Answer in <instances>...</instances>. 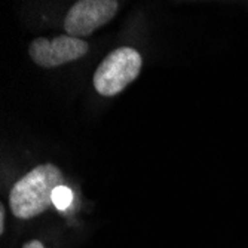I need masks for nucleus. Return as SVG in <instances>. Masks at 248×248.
Returning <instances> with one entry per match:
<instances>
[{"label":"nucleus","mask_w":248,"mask_h":248,"mask_svg":"<svg viewBox=\"0 0 248 248\" xmlns=\"http://www.w3.org/2000/svg\"><path fill=\"white\" fill-rule=\"evenodd\" d=\"M64 186V175L54 164H42L21 177L9 192V208L16 218H33L54 205V192Z\"/></svg>","instance_id":"1"},{"label":"nucleus","mask_w":248,"mask_h":248,"mask_svg":"<svg viewBox=\"0 0 248 248\" xmlns=\"http://www.w3.org/2000/svg\"><path fill=\"white\" fill-rule=\"evenodd\" d=\"M141 54L129 46L111 51L97 67L93 78L95 91L103 97H115L132 83L141 72Z\"/></svg>","instance_id":"2"},{"label":"nucleus","mask_w":248,"mask_h":248,"mask_svg":"<svg viewBox=\"0 0 248 248\" xmlns=\"http://www.w3.org/2000/svg\"><path fill=\"white\" fill-rule=\"evenodd\" d=\"M118 9L116 0H79L67 12L64 30L78 39L86 37L113 19Z\"/></svg>","instance_id":"3"},{"label":"nucleus","mask_w":248,"mask_h":248,"mask_svg":"<svg viewBox=\"0 0 248 248\" xmlns=\"http://www.w3.org/2000/svg\"><path fill=\"white\" fill-rule=\"evenodd\" d=\"M88 52V43L82 39L61 34L54 39L37 37L30 43L29 55L42 69H55L62 64L73 62Z\"/></svg>","instance_id":"4"},{"label":"nucleus","mask_w":248,"mask_h":248,"mask_svg":"<svg viewBox=\"0 0 248 248\" xmlns=\"http://www.w3.org/2000/svg\"><path fill=\"white\" fill-rule=\"evenodd\" d=\"M73 199V195H72V190L69 187H65V186H61L58 187L55 192H54V205L60 210H64L70 205V202Z\"/></svg>","instance_id":"5"},{"label":"nucleus","mask_w":248,"mask_h":248,"mask_svg":"<svg viewBox=\"0 0 248 248\" xmlns=\"http://www.w3.org/2000/svg\"><path fill=\"white\" fill-rule=\"evenodd\" d=\"M5 233V207L0 205V235Z\"/></svg>","instance_id":"6"},{"label":"nucleus","mask_w":248,"mask_h":248,"mask_svg":"<svg viewBox=\"0 0 248 248\" xmlns=\"http://www.w3.org/2000/svg\"><path fill=\"white\" fill-rule=\"evenodd\" d=\"M22 248H45V245L40 241L33 239V241H29L27 244H24V247H22Z\"/></svg>","instance_id":"7"}]
</instances>
